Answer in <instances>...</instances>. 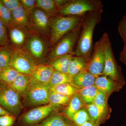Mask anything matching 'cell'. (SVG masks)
I'll list each match as a JSON object with an SVG mask.
<instances>
[{
	"instance_id": "cell-1",
	"label": "cell",
	"mask_w": 126,
	"mask_h": 126,
	"mask_svg": "<svg viewBox=\"0 0 126 126\" xmlns=\"http://www.w3.org/2000/svg\"><path fill=\"white\" fill-rule=\"evenodd\" d=\"M103 10L92 12L84 15L73 55L83 57L88 63L93 53V35L94 28L102 19Z\"/></svg>"
},
{
	"instance_id": "cell-2",
	"label": "cell",
	"mask_w": 126,
	"mask_h": 126,
	"mask_svg": "<svg viewBox=\"0 0 126 126\" xmlns=\"http://www.w3.org/2000/svg\"><path fill=\"white\" fill-rule=\"evenodd\" d=\"M84 18V15H58L49 18L50 46L53 47L63 36L77 29Z\"/></svg>"
},
{
	"instance_id": "cell-3",
	"label": "cell",
	"mask_w": 126,
	"mask_h": 126,
	"mask_svg": "<svg viewBox=\"0 0 126 126\" xmlns=\"http://www.w3.org/2000/svg\"><path fill=\"white\" fill-rule=\"evenodd\" d=\"M49 45L44 36L30 31L22 48L38 63L42 64L46 59Z\"/></svg>"
},
{
	"instance_id": "cell-4",
	"label": "cell",
	"mask_w": 126,
	"mask_h": 126,
	"mask_svg": "<svg viewBox=\"0 0 126 126\" xmlns=\"http://www.w3.org/2000/svg\"><path fill=\"white\" fill-rule=\"evenodd\" d=\"M51 91L48 84H41L30 79L29 87L22 96L23 103L26 107L34 108L48 104Z\"/></svg>"
},
{
	"instance_id": "cell-5",
	"label": "cell",
	"mask_w": 126,
	"mask_h": 126,
	"mask_svg": "<svg viewBox=\"0 0 126 126\" xmlns=\"http://www.w3.org/2000/svg\"><path fill=\"white\" fill-rule=\"evenodd\" d=\"M63 106L48 103L34 108L18 118L16 126H35Z\"/></svg>"
},
{
	"instance_id": "cell-6",
	"label": "cell",
	"mask_w": 126,
	"mask_h": 126,
	"mask_svg": "<svg viewBox=\"0 0 126 126\" xmlns=\"http://www.w3.org/2000/svg\"><path fill=\"white\" fill-rule=\"evenodd\" d=\"M103 5L98 0H70L59 9V15L84 16L89 12L103 10Z\"/></svg>"
},
{
	"instance_id": "cell-7",
	"label": "cell",
	"mask_w": 126,
	"mask_h": 126,
	"mask_svg": "<svg viewBox=\"0 0 126 126\" xmlns=\"http://www.w3.org/2000/svg\"><path fill=\"white\" fill-rule=\"evenodd\" d=\"M81 25L63 36L52 47L48 54L49 61L66 55H73L75 46L77 44L81 31Z\"/></svg>"
},
{
	"instance_id": "cell-8",
	"label": "cell",
	"mask_w": 126,
	"mask_h": 126,
	"mask_svg": "<svg viewBox=\"0 0 126 126\" xmlns=\"http://www.w3.org/2000/svg\"><path fill=\"white\" fill-rule=\"evenodd\" d=\"M109 37L108 34L104 33L100 39L96 42L91 59L88 64L87 70L96 78L103 74L106 43Z\"/></svg>"
},
{
	"instance_id": "cell-9",
	"label": "cell",
	"mask_w": 126,
	"mask_h": 126,
	"mask_svg": "<svg viewBox=\"0 0 126 126\" xmlns=\"http://www.w3.org/2000/svg\"><path fill=\"white\" fill-rule=\"evenodd\" d=\"M39 64L22 48H12L9 66L14 68L19 73L31 75Z\"/></svg>"
},
{
	"instance_id": "cell-10",
	"label": "cell",
	"mask_w": 126,
	"mask_h": 126,
	"mask_svg": "<svg viewBox=\"0 0 126 126\" xmlns=\"http://www.w3.org/2000/svg\"><path fill=\"white\" fill-rule=\"evenodd\" d=\"M20 94L9 86L0 88V106L16 117L22 109Z\"/></svg>"
},
{
	"instance_id": "cell-11",
	"label": "cell",
	"mask_w": 126,
	"mask_h": 126,
	"mask_svg": "<svg viewBox=\"0 0 126 126\" xmlns=\"http://www.w3.org/2000/svg\"><path fill=\"white\" fill-rule=\"evenodd\" d=\"M103 75L109 77L123 86L126 83L121 68L115 59L109 37L106 43V59Z\"/></svg>"
},
{
	"instance_id": "cell-12",
	"label": "cell",
	"mask_w": 126,
	"mask_h": 126,
	"mask_svg": "<svg viewBox=\"0 0 126 126\" xmlns=\"http://www.w3.org/2000/svg\"><path fill=\"white\" fill-rule=\"evenodd\" d=\"M29 16L31 28L42 36L50 38L49 17L42 10L36 7Z\"/></svg>"
},
{
	"instance_id": "cell-13",
	"label": "cell",
	"mask_w": 126,
	"mask_h": 126,
	"mask_svg": "<svg viewBox=\"0 0 126 126\" xmlns=\"http://www.w3.org/2000/svg\"><path fill=\"white\" fill-rule=\"evenodd\" d=\"M94 85L97 90L103 93L108 99L112 93L119 92L124 86L109 77L104 75L96 78Z\"/></svg>"
},
{
	"instance_id": "cell-14",
	"label": "cell",
	"mask_w": 126,
	"mask_h": 126,
	"mask_svg": "<svg viewBox=\"0 0 126 126\" xmlns=\"http://www.w3.org/2000/svg\"><path fill=\"white\" fill-rule=\"evenodd\" d=\"M53 71L52 66L48 64H39L29 75L30 79L41 84H48Z\"/></svg>"
},
{
	"instance_id": "cell-15",
	"label": "cell",
	"mask_w": 126,
	"mask_h": 126,
	"mask_svg": "<svg viewBox=\"0 0 126 126\" xmlns=\"http://www.w3.org/2000/svg\"><path fill=\"white\" fill-rule=\"evenodd\" d=\"M96 77L87 70L71 76L70 83L77 90L94 85Z\"/></svg>"
},
{
	"instance_id": "cell-16",
	"label": "cell",
	"mask_w": 126,
	"mask_h": 126,
	"mask_svg": "<svg viewBox=\"0 0 126 126\" xmlns=\"http://www.w3.org/2000/svg\"><path fill=\"white\" fill-rule=\"evenodd\" d=\"M9 37L14 47L22 48L26 40L30 31L27 29L16 26L15 25L8 28Z\"/></svg>"
},
{
	"instance_id": "cell-17",
	"label": "cell",
	"mask_w": 126,
	"mask_h": 126,
	"mask_svg": "<svg viewBox=\"0 0 126 126\" xmlns=\"http://www.w3.org/2000/svg\"><path fill=\"white\" fill-rule=\"evenodd\" d=\"M54 112L35 126H76L63 113Z\"/></svg>"
},
{
	"instance_id": "cell-18",
	"label": "cell",
	"mask_w": 126,
	"mask_h": 126,
	"mask_svg": "<svg viewBox=\"0 0 126 126\" xmlns=\"http://www.w3.org/2000/svg\"><path fill=\"white\" fill-rule=\"evenodd\" d=\"M108 99L103 93L98 90L94 103L99 110L101 124L109 118L111 112V109L108 103Z\"/></svg>"
},
{
	"instance_id": "cell-19",
	"label": "cell",
	"mask_w": 126,
	"mask_h": 126,
	"mask_svg": "<svg viewBox=\"0 0 126 126\" xmlns=\"http://www.w3.org/2000/svg\"><path fill=\"white\" fill-rule=\"evenodd\" d=\"M12 17L14 25L24 29L31 30L29 16L22 5L11 12Z\"/></svg>"
},
{
	"instance_id": "cell-20",
	"label": "cell",
	"mask_w": 126,
	"mask_h": 126,
	"mask_svg": "<svg viewBox=\"0 0 126 126\" xmlns=\"http://www.w3.org/2000/svg\"><path fill=\"white\" fill-rule=\"evenodd\" d=\"M88 63L83 57L73 55L70 60L68 74L72 76L87 70Z\"/></svg>"
},
{
	"instance_id": "cell-21",
	"label": "cell",
	"mask_w": 126,
	"mask_h": 126,
	"mask_svg": "<svg viewBox=\"0 0 126 126\" xmlns=\"http://www.w3.org/2000/svg\"><path fill=\"white\" fill-rule=\"evenodd\" d=\"M73 55L71 54L63 55L49 61L48 64L56 72L68 74L70 60Z\"/></svg>"
},
{
	"instance_id": "cell-22",
	"label": "cell",
	"mask_w": 126,
	"mask_h": 126,
	"mask_svg": "<svg viewBox=\"0 0 126 126\" xmlns=\"http://www.w3.org/2000/svg\"><path fill=\"white\" fill-rule=\"evenodd\" d=\"M84 107V105L77 93L71 98L70 101L64 109L62 113L71 120L75 113Z\"/></svg>"
},
{
	"instance_id": "cell-23",
	"label": "cell",
	"mask_w": 126,
	"mask_h": 126,
	"mask_svg": "<svg viewBox=\"0 0 126 126\" xmlns=\"http://www.w3.org/2000/svg\"><path fill=\"white\" fill-rule=\"evenodd\" d=\"M29 84V75L19 73L14 82L9 86L19 93L22 97L26 92Z\"/></svg>"
},
{
	"instance_id": "cell-24",
	"label": "cell",
	"mask_w": 126,
	"mask_h": 126,
	"mask_svg": "<svg viewBox=\"0 0 126 126\" xmlns=\"http://www.w3.org/2000/svg\"><path fill=\"white\" fill-rule=\"evenodd\" d=\"M36 7L42 10L49 18L59 15L54 0H36Z\"/></svg>"
},
{
	"instance_id": "cell-25",
	"label": "cell",
	"mask_w": 126,
	"mask_h": 126,
	"mask_svg": "<svg viewBox=\"0 0 126 126\" xmlns=\"http://www.w3.org/2000/svg\"><path fill=\"white\" fill-rule=\"evenodd\" d=\"M98 90L94 85L78 90V94L84 106L94 102Z\"/></svg>"
},
{
	"instance_id": "cell-26",
	"label": "cell",
	"mask_w": 126,
	"mask_h": 126,
	"mask_svg": "<svg viewBox=\"0 0 126 126\" xmlns=\"http://www.w3.org/2000/svg\"><path fill=\"white\" fill-rule=\"evenodd\" d=\"M19 74L17 71L11 66L4 69L0 74V84L4 86H10Z\"/></svg>"
},
{
	"instance_id": "cell-27",
	"label": "cell",
	"mask_w": 126,
	"mask_h": 126,
	"mask_svg": "<svg viewBox=\"0 0 126 126\" xmlns=\"http://www.w3.org/2000/svg\"><path fill=\"white\" fill-rule=\"evenodd\" d=\"M71 76L68 74L63 73L54 70L48 83L50 87L64 83H70Z\"/></svg>"
},
{
	"instance_id": "cell-28",
	"label": "cell",
	"mask_w": 126,
	"mask_h": 126,
	"mask_svg": "<svg viewBox=\"0 0 126 126\" xmlns=\"http://www.w3.org/2000/svg\"><path fill=\"white\" fill-rule=\"evenodd\" d=\"M50 88L52 91L71 98L78 92V90L70 83L61 84Z\"/></svg>"
},
{
	"instance_id": "cell-29",
	"label": "cell",
	"mask_w": 126,
	"mask_h": 126,
	"mask_svg": "<svg viewBox=\"0 0 126 126\" xmlns=\"http://www.w3.org/2000/svg\"><path fill=\"white\" fill-rule=\"evenodd\" d=\"M70 99L71 98L51 90L49 98V103L62 106H66L69 103Z\"/></svg>"
},
{
	"instance_id": "cell-30",
	"label": "cell",
	"mask_w": 126,
	"mask_h": 126,
	"mask_svg": "<svg viewBox=\"0 0 126 126\" xmlns=\"http://www.w3.org/2000/svg\"><path fill=\"white\" fill-rule=\"evenodd\" d=\"M71 120L75 126H78L90 120V119L86 109L83 107L75 113Z\"/></svg>"
},
{
	"instance_id": "cell-31",
	"label": "cell",
	"mask_w": 126,
	"mask_h": 126,
	"mask_svg": "<svg viewBox=\"0 0 126 126\" xmlns=\"http://www.w3.org/2000/svg\"><path fill=\"white\" fill-rule=\"evenodd\" d=\"M88 113L90 120L99 126L101 124L99 110L95 104L92 103L84 106Z\"/></svg>"
},
{
	"instance_id": "cell-32",
	"label": "cell",
	"mask_w": 126,
	"mask_h": 126,
	"mask_svg": "<svg viewBox=\"0 0 126 126\" xmlns=\"http://www.w3.org/2000/svg\"><path fill=\"white\" fill-rule=\"evenodd\" d=\"M12 48L4 47L0 50V67L2 69L9 66L11 59Z\"/></svg>"
},
{
	"instance_id": "cell-33",
	"label": "cell",
	"mask_w": 126,
	"mask_h": 126,
	"mask_svg": "<svg viewBox=\"0 0 126 126\" xmlns=\"http://www.w3.org/2000/svg\"><path fill=\"white\" fill-rule=\"evenodd\" d=\"M0 19L5 25L7 29L14 25L11 12L2 4L0 0Z\"/></svg>"
},
{
	"instance_id": "cell-34",
	"label": "cell",
	"mask_w": 126,
	"mask_h": 126,
	"mask_svg": "<svg viewBox=\"0 0 126 126\" xmlns=\"http://www.w3.org/2000/svg\"><path fill=\"white\" fill-rule=\"evenodd\" d=\"M7 29L5 24L0 19V46L1 47H9Z\"/></svg>"
},
{
	"instance_id": "cell-35",
	"label": "cell",
	"mask_w": 126,
	"mask_h": 126,
	"mask_svg": "<svg viewBox=\"0 0 126 126\" xmlns=\"http://www.w3.org/2000/svg\"><path fill=\"white\" fill-rule=\"evenodd\" d=\"M16 120V117L13 115L0 116V126H13Z\"/></svg>"
},
{
	"instance_id": "cell-36",
	"label": "cell",
	"mask_w": 126,
	"mask_h": 126,
	"mask_svg": "<svg viewBox=\"0 0 126 126\" xmlns=\"http://www.w3.org/2000/svg\"><path fill=\"white\" fill-rule=\"evenodd\" d=\"M1 1L11 12L21 5L20 0H1Z\"/></svg>"
},
{
	"instance_id": "cell-37",
	"label": "cell",
	"mask_w": 126,
	"mask_h": 126,
	"mask_svg": "<svg viewBox=\"0 0 126 126\" xmlns=\"http://www.w3.org/2000/svg\"><path fill=\"white\" fill-rule=\"evenodd\" d=\"M21 5L28 14H29L36 7V0H21Z\"/></svg>"
},
{
	"instance_id": "cell-38",
	"label": "cell",
	"mask_w": 126,
	"mask_h": 126,
	"mask_svg": "<svg viewBox=\"0 0 126 126\" xmlns=\"http://www.w3.org/2000/svg\"><path fill=\"white\" fill-rule=\"evenodd\" d=\"M118 29L123 40H126V14L119 22Z\"/></svg>"
},
{
	"instance_id": "cell-39",
	"label": "cell",
	"mask_w": 126,
	"mask_h": 126,
	"mask_svg": "<svg viewBox=\"0 0 126 126\" xmlns=\"http://www.w3.org/2000/svg\"><path fill=\"white\" fill-rule=\"evenodd\" d=\"M120 61L126 65V43L124 44L123 49L119 55Z\"/></svg>"
},
{
	"instance_id": "cell-40",
	"label": "cell",
	"mask_w": 126,
	"mask_h": 126,
	"mask_svg": "<svg viewBox=\"0 0 126 126\" xmlns=\"http://www.w3.org/2000/svg\"><path fill=\"white\" fill-rule=\"evenodd\" d=\"M56 6L59 9L67 3L68 0H54Z\"/></svg>"
},
{
	"instance_id": "cell-41",
	"label": "cell",
	"mask_w": 126,
	"mask_h": 126,
	"mask_svg": "<svg viewBox=\"0 0 126 126\" xmlns=\"http://www.w3.org/2000/svg\"><path fill=\"white\" fill-rule=\"evenodd\" d=\"M6 115H12L11 113L9 112L7 110L0 106V116Z\"/></svg>"
},
{
	"instance_id": "cell-42",
	"label": "cell",
	"mask_w": 126,
	"mask_h": 126,
	"mask_svg": "<svg viewBox=\"0 0 126 126\" xmlns=\"http://www.w3.org/2000/svg\"><path fill=\"white\" fill-rule=\"evenodd\" d=\"M78 126H98L96 123L93 122L91 120L88 121L84 123L83 124Z\"/></svg>"
},
{
	"instance_id": "cell-43",
	"label": "cell",
	"mask_w": 126,
	"mask_h": 126,
	"mask_svg": "<svg viewBox=\"0 0 126 126\" xmlns=\"http://www.w3.org/2000/svg\"><path fill=\"white\" fill-rule=\"evenodd\" d=\"M2 70H3V69H2V68H1L0 67V73H1V72H2Z\"/></svg>"
},
{
	"instance_id": "cell-44",
	"label": "cell",
	"mask_w": 126,
	"mask_h": 126,
	"mask_svg": "<svg viewBox=\"0 0 126 126\" xmlns=\"http://www.w3.org/2000/svg\"><path fill=\"white\" fill-rule=\"evenodd\" d=\"M123 43H124V44H126V40H123Z\"/></svg>"
},
{
	"instance_id": "cell-45",
	"label": "cell",
	"mask_w": 126,
	"mask_h": 126,
	"mask_svg": "<svg viewBox=\"0 0 126 126\" xmlns=\"http://www.w3.org/2000/svg\"><path fill=\"white\" fill-rule=\"evenodd\" d=\"M3 47H1V46H0V50H1V49H2V48H3Z\"/></svg>"
},
{
	"instance_id": "cell-46",
	"label": "cell",
	"mask_w": 126,
	"mask_h": 126,
	"mask_svg": "<svg viewBox=\"0 0 126 126\" xmlns=\"http://www.w3.org/2000/svg\"><path fill=\"white\" fill-rule=\"evenodd\" d=\"M2 84H0V88H1V87H2Z\"/></svg>"
}]
</instances>
